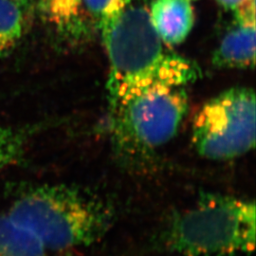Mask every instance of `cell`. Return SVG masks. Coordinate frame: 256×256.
Returning <instances> with one entry per match:
<instances>
[{"label":"cell","mask_w":256,"mask_h":256,"mask_svg":"<svg viewBox=\"0 0 256 256\" xmlns=\"http://www.w3.org/2000/svg\"><path fill=\"white\" fill-rule=\"evenodd\" d=\"M82 0H48L52 22L60 30L74 27L79 18Z\"/></svg>","instance_id":"cell-11"},{"label":"cell","mask_w":256,"mask_h":256,"mask_svg":"<svg viewBox=\"0 0 256 256\" xmlns=\"http://www.w3.org/2000/svg\"><path fill=\"white\" fill-rule=\"evenodd\" d=\"M256 94L234 88L205 102L192 122L198 153L212 160L234 158L256 146Z\"/></svg>","instance_id":"cell-4"},{"label":"cell","mask_w":256,"mask_h":256,"mask_svg":"<svg viewBox=\"0 0 256 256\" xmlns=\"http://www.w3.org/2000/svg\"><path fill=\"white\" fill-rule=\"evenodd\" d=\"M101 30L110 60L111 104L154 88L184 86L200 77L196 63L166 48L142 3L126 2L119 16Z\"/></svg>","instance_id":"cell-1"},{"label":"cell","mask_w":256,"mask_h":256,"mask_svg":"<svg viewBox=\"0 0 256 256\" xmlns=\"http://www.w3.org/2000/svg\"><path fill=\"white\" fill-rule=\"evenodd\" d=\"M149 14L156 34L167 46L182 43L194 23L191 0H154Z\"/></svg>","instance_id":"cell-6"},{"label":"cell","mask_w":256,"mask_h":256,"mask_svg":"<svg viewBox=\"0 0 256 256\" xmlns=\"http://www.w3.org/2000/svg\"><path fill=\"white\" fill-rule=\"evenodd\" d=\"M7 214L54 250L99 241L114 218L112 208L99 196L66 185L34 188L14 202Z\"/></svg>","instance_id":"cell-2"},{"label":"cell","mask_w":256,"mask_h":256,"mask_svg":"<svg viewBox=\"0 0 256 256\" xmlns=\"http://www.w3.org/2000/svg\"><path fill=\"white\" fill-rule=\"evenodd\" d=\"M16 2H18L19 5L21 6V5H27L28 4V2L30 1V0H14Z\"/></svg>","instance_id":"cell-14"},{"label":"cell","mask_w":256,"mask_h":256,"mask_svg":"<svg viewBox=\"0 0 256 256\" xmlns=\"http://www.w3.org/2000/svg\"><path fill=\"white\" fill-rule=\"evenodd\" d=\"M43 242L10 218L0 216V256H46Z\"/></svg>","instance_id":"cell-8"},{"label":"cell","mask_w":256,"mask_h":256,"mask_svg":"<svg viewBox=\"0 0 256 256\" xmlns=\"http://www.w3.org/2000/svg\"><path fill=\"white\" fill-rule=\"evenodd\" d=\"M22 32L21 6L14 0H0V59L18 45Z\"/></svg>","instance_id":"cell-9"},{"label":"cell","mask_w":256,"mask_h":256,"mask_svg":"<svg viewBox=\"0 0 256 256\" xmlns=\"http://www.w3.org/2000/svg\"><path fill=\"white\" fill-rule=\"evenodd\" d=\"M26 142L25 134L12 128L0 126V170L16 162Z\"/></svg>","instance_id":"cell-10"},{"label":"cell","mask_w":256,"mask_h":256,"mask_svg":"<svg viewBox=\"0 0 256 256\" xmlns=\"http://www.w3.org/2000/svg\"><path fill=\"white\" fill-rule=\"evenodd\" d=\"M256 204L204 194L174 214L164 232L166 247L180 256H243L256 247Z\"/></svg>","instance_id":"cell-3"},{"label":"cell","mask_w":256,"mask_h":256,"mask_svg":"<svg viewBox=\"0 0 256 256\" xmlns=\"http://www.w3.org/2000/svg\"><path fill=\"white\" fill-rule=\"evenodd\" d=\"M256 22L238 21L220 42L212 56L220 68H248L256 63Z\"/></svg>","instance_id":"cell-7"},{"label":"cell","mask_w":256,"mask_h":256,"mask_svg":"<svg viewBox=\"0 0 256 256\" xmlns=\"http://www.w3.org/2000/svg\"><path fill=\"white\" fill-rule=\"evenodd\" d=\"M111 108L120 140L140 150H151L174 137L187 113L188 98L182 86L160 88L113 102Z\"/></svg>","instance_id":"cell-5"},{"label":"cell","mask_w":256,"mask_h":256,"mask_svg":"<svg viewBox=\"0 0 256 256\" xmlns=\"http://www.w3.org/2000/svg\"><path fill=\"white\" fill-rule=\"evenodd\" d=\"M248 0H218L222 7L226 10H232L236 12L239 9L242 5H244Z\"/></svg>","instance_id":"cell-13"},{"label":"cell","mask_w":256,"mask_h":256,"mask_svg":"<svg viewBox=\"0 0 256 256\" xmlns=\"http://www.w3.org/2000/svg\"><path fill=\"white\" fill-rule=\"evenodd\" d=\"M82 2L102 28L119 16L128 0H82Z\"/></svg>","instance_id":"cell-12"}]
</instances>
